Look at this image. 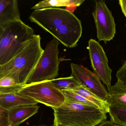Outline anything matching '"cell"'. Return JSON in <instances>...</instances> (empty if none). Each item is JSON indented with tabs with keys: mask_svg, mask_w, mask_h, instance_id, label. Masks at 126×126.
Returning a JSON list of instances; mask_svg holds the SVG:
<instances>
[{
	"mask_svg": "<svg viewBox=\"0 0 126 126\" xmlns=\"http://www.w3.org/2000/svg\"><path fill=\"white\" fill-rule=\"evenodd\" d=\"M29 19L68 48L76 47L82 34L81 21L67 9L49 8L34 10Z\"/></svg>",
	"mask_w": 126,
	"mask_h": 126,
	"instance_id": "cell-1",
	"label": "cell"
},
{
	"mask_svg": "<svg viewBox=\"0 0 126 126\" xmlns=\"http://www.w3.org/2000/svg\"><path fill=\"white\" fill-rule=\"evenodd\" d=\"M44 51L40 36L35 34L14 58L0 66V78L10 75L19 84L25 85L38 64Z\"/></svg>",
	"mask_w": 126,
	"mask_h": 126,
	"instance_id": "cell-2",
	"label": "cell"
},
{
	"mask_svg": "<svg viewBox=\"0 0 126 126\" xmlns=\"http://www.w3.org/2000/svg\"><path fill=\"white\" fill-rule=\"evenodd\" d=\"M53 109L55 126H96L107 119V113L95 107L66 100Z\"/></svg>",
	"mask_w": 126,
	"mask_h": 126,
	"instance_id": "cell-3",
	"label": "cell"
},
{
	"mask_svg": "<svg viewBox=\"0 0 126 126\" xmlns=\"http://www.w3.org/2000/svg\"><path fill=\"white\" fill-rule=\"evenodd\" d=\"M35 34L33 29L22 20L0 28V66L14 58Z\"/></svg>",
	"mask_w": 126,
	"mask_h": 126,
	"instance_id": "cell-4",
	"label": "cell"
},
{
	"mask_svg": "<svg viewBox=\"0 0 126 126\" xmlns=\"http://www.w3.org/2000/svg\"><path fill=\"white\" fill-rule=\"evenodd\" d=\"M60 43L54 38L47 43L38 64L26 84L51 81L58 76L60 64L59 58Z\"/></svg>",
	"mask_w": 126,
	"mask_h": 126,
	"instance_id": "cell-5",
	"label": "cell"
},
{
	"mask_svg": "<svg viewBox=\"0 0 126 126\" xmlns=\"http://www.w3.org/2000/svg\"><path fill=\"white\" fill-rule=\"evenodd\" d=\"M17 93L52 109L60 107L65 100L62 91L51 81L25 85Z\"/></svg>",
	"mask_w": 126,
	"mask_h": 126,
	"instance_id": "cell-6",
	"label": "cell"
},
{
	"mask_svg": "<svg viewBox=\"0 0 126 126\" xmlns=\"http://www.w3.org/2000/svg\"><path fill=\"white\" fill-rule=\"evenodd\" d=\"M95 10L93 16L99 41L105 43L113 39L116 33V25L112 12L103 0L95 1Z\"/></svg>",
	"mask_w": 126,
	"mask_h": 126,
	"instance_id": "cell-7",
	"label": "cell"
},
{
	"mask_svg": "<svg viewBox=\"0 0 126 126\" xmlns=\"http://www.w3.org/2000/svg\"><path fill=\"white\" fill-rule=\"evenodd\" d=\"M87 49L94 72L109 88L112 86V70L109 67L108 59L103 48L98 42L91 39Z\"/></svg>",
	"mask_w": 126,
	"mask_h": 126,
	"instance_id": "cell-8",
	"label": "cell"
},
{
	"mask_svg": "<svg viewBox=\"0 0 126 126\" xmlns=\"http://www.w3.org/2000/svg\"><path fill=\"white\" fill-rule=\"evenodd\" d=\"M71 76L90 89L100 98L107 101L108 90L102 84L101 79L94 72H92L83 65L75 63L71 64Z\"/></svg>",
	"mask_w": 126,
	"mask_h": 126,
	"instance_id": "cell-9",
	"label": "cell"
},
{
	"mask_svg": "<svg viewBox=\"0 0 126 126\" xmlns=\"http://www.w3.org/2000/svg\"><path fill=\"white\" fill-rule=\"evenodd\" d=\"M21 20L17 0H0V28Z\"/></svg>",
	"mask_w": 126,
	"mask_h": 126,
	"instance_id": "cell-10",
	"label": "cell"
},
{
	"mask_svg": "<svg viewBox=\"0 0 126 126\" xmlns=\"http://www.w3.org/2000/svg\"><path fill=\"white\" fill-rule=\"evenodd\" d=\"M39 107L37 105H22L8 110L11 126H18L36 114Z\"/></svg>",
	"mask_w": 126,
	"mask_h": 126,
	"instance_id": "cell-11",
	"label": "cell"
},
{
	"mask_svg": "<svg viewBox=\"0 0 126 126\" xmlns=\"http://www.w3.org/2000/svg\"><path fill=\"white\" fill-rule=\"evenodd\" d=\"M106 101L110 107H126V85L117 81L115 85L108 88Z\"/></svg>",
	"mask_w": 126,
	"mask_h": 126,
	"instance_id": "cell-12",
	"label": "cell"
},
{
	"mask_svg": "<svg viewBox=\"0 0 126 126\" xmlns=\"http://www.w3.org/2000/svg\"><path fill=\"white\" fill-rule=\"evenodd\" d=\"M37 103L18 93L0 94V107L6 110L22 105L37 104Z\"/></svg>",
	"mask_w": 126,
	"mask_h": 126,
	"instance_id": "cell-13",
	"label": "cell"
},
{
	"mask_svg": "<svg viewBox=\"0 0 126 126\" xmlns=\"http://www.w3.org/2000/svg\"><path fill=\"white\" fill-rule=\"evenodd\" d=\"M81 96L89 101L95 104L98 109L105 113L109 112L110 105L106 101H104L94 93L90 89L83 85L71 90Z\"/></svg>",
	"mask_w": 126,
	"mask_h": 126,
	"instance_id": "cell-14",
	"label": "cell"
},
{
	"mask_svg": "<svg viewBox=\"0 0 126 126\" xmlns=\"http://www.w3.org/2000/svg\"><path fill=\"white\" fill-rule=\"evenodd\" d=\"M84 0H45L34 5L31 9L34 10L49 8L60 7L76 8L84 2Z\"/></svg>",
	"mask_w": 126,
	"mask_h": 126,
	"instance_id": "cell-15",
	"label": "cell"
},
{
	"mask_svg": "<svg viewBox=\"0 0 126 126\" xmlns=\"http://www.w3.org/2000/svg\"><path fill=\"white\" fill-rule=\"evenodd\" d=\"M51 81L57 88L61 90L64 89L72 90L82 85L71 76L56 79Z\"/></svg>",
	"mask_w": 126,
	"mask_h": 126,
	"instance_id": "cell-16",
	"label": "cell"
},
{
	"mask_svg": "<svg viewBox=\"0 0 126 126\" xmlns=\"http://www.w3.org/2000/svg\"><path fill=\"white\" fill-rule=\"evenodd\" d=\"M109 113L112 121L119 125L126 126V107H110Z\"/></svg>",
	"mask_w": 126,
	"mask_h": 126,
	"instance_id": "cell-17",
	"label": "cell"
},
{
	"mask_svg": "<svg viewBox=\"0 0 126 126\" xmlns=\"http://www.w3.org/2000/svg\"><path fill=\"white\" fill-rule=\"evenodd\" d=\"M62 91L64 95L65 100L72 102L80 103L83 104L95 107L98 109L95 104L89 101L81 96L74 93L71 90L64 89L62 90Z\"/></svg>",
	"mask_w": 126,
	"mask_h": 126,
	"instance_id": "cell-18",
	"label": "cell"
},
{
	"mask_svg": "<svg viewBox=\"0 0 126 126\" xmlns=\"http://www.w3.org/2000/svg\"><path fill=\"white\" fill-rule=\"evenodd\" d=\"M17 80L10 75L5 76L0 78V88H6L19 85Z\"/></svg>",
	"mask_w": 126,
	"mask_h": 126,
	"instance_id": "cell-19",
	"label": "cell"
},
{
	"mask_svg": "<svg viewBox=\"0 0 126 126\" xmlns=\"http://www.w3.org/2000/svg\"><path fill=\"white\" fill-rule=\"evenodd\" d=\"M0 126H11L8 110L0 107Z\"/></svg>",
	"mask_w": 126,
	"mask_h": 126,
	"instance_id": "cell-20",
	"label": "cell"
},
{
	"mask_svg": "<svg viewBox=\"0 0 126 126\" xmlns=\"http://www.w3.org/2000/svg\"><path fill=\"white\" fill-rule=\"evenodd\" d=\"M116 77L117 81L126 85V62L117 71Z\"/></svg>",
	"mask_w": 126,
	"mask_h": 126,
	"instance_id": "cell-21",
	"label": "cell"
},
{
	"mask_svg": "<svg viewBox=\"0 0 126 126\" xmlns=\"http://www.w3.org/2000/svg\"><path fill=\"white\" fill-rule=\"evenodd\" d=\"M96 126H122L116 124L111 120L105 121Z\"/></svg>",
	"mask_w": 126,
	"mask_h": 126,
	"instance_id": "cell-22",
	"label": "cell"
},
{
	"mask_svg": "<svg viewBox=\"0 0 126 126\" xmlns=\"http://www.w3.org/2000/svg\"><path fill=\"white\" fill-rule=\"evenodd\" d=\"M122 13L126 17V0H120L119 1Z\"/></svg>",
	"mask_w": 126,
	"mask_h": 126,
	"instance_id": "cell-23",
	"label": "cell"
},
{
	"mask_svg": "<svg viewBox=\"0 0 126 126\" xmlns=\"http://www.w3.org/2000/svg\"><path fill=\"white\" fill-rule=\"evenodd\" d=\"M55 126L54 124L52 125H45L42 124L40 125H34V126Z\"/></svg>",
	"mask_w": 126,
	"mask_h": 126,
	"instance_id": "cell-24",
	"label": "cell"
}]
</instances>
